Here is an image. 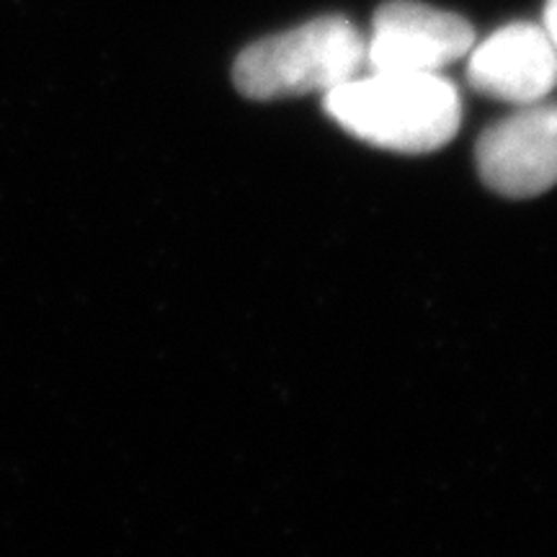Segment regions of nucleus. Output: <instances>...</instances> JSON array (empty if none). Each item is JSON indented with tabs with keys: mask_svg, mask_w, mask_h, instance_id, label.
<instances>
[{
	"mask_svg": "<svg viewBox=\"0 0 557 557\" xmlns=\"http://www.w3.org/2000/svg\"><path fill=\"white\" fill-rule=\"evenodd\" d=\"M472 47L475 32L457 13L416 0H393L374 16L367 65L385 73H442L468 58Z\"/></svg>",
	"mask_w": 557,
	"mask_h": 557,
	"instance_id": "obj_4",
	"label": "nucleus"
},
{
	"mask_svg": "<svg viewBox=\"0 0 557 557\" xmlns=\"http://www.w3.org/2000/svg\"><path fill=\"white\" fill-rule=\"evenodd\" d=\"M468 81L478 94L513 107L545 101L557 86V50L542 24H508L468 54Z\"/></svg>",
	"mask_w": 557,
	"mask_h": 557,
	"instance_id": "obj_5",
	"label": "nucleus"
},
{
	"mask_svg": "<svg viewBox=\"0 0 557 557\" xmlns=\"http://www.w3.org/2000/svg\"><path fill=\"white\" fill-rule=\"evenodd\" d=\"M542 26H545L549 39H553L555 50H557V0H547L545 5V21H542Z\"/></svg>",
	"mask_w": 557,
	"mask_h": 557,
	"instance_id": "obj_6",
	"label": "nucleus"
},
{
	"mask_svg": "<svg viewBox=\"0 0 557 557\" xmlns=\"http://www.w3.org/2000/svg\"><path fill=\"white\" fill-rule=\"evenodd\" d=\"M367 65V39L344 16H320L274 34L238 54L235 86L246 99L329 94Z\"/></svg>",
	"mask_w": 557,
	"mask_h": 557,
	"instance_id": "obj_2",
	"label": "nucleus"
},
{
	"mask_svg": "<svg viewBox=\"0 0 557 557\" xmlns=\"http://www.w3.org/2000/svg\"><path fill=\"white\" fill-rule=\"evenodd\" d=\"M478 171L487 189L529 199L557 184V101L517 107L478 143Z\"/></svg>",
	"mask_w": 557,
	"mask_h": 557,
	"instance_id": "obj_3",
	"label": "nucleus"
},
{
	"mask_svg": "<svg viewBox=\"0 0 557 557\" xmlns=\"http://www.w3.org/2000/svg\"><path fill=\"white\" fill-rule=\"evenodd\" d=\"M323 103L348 135L406 156L444 148L462 122L459 90L442 73L369 70L329 90Z\"/></svg>",
	"mask_w": 557,
	"mask_h": 557,
	"instance_id": "obj_1",
	"label": "nucleus"
}]
</instances>
